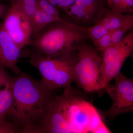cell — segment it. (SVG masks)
<instances>
[{
	"instance_id": "d6986e66",
	"label": "cell",
	"mask_w": 133,
	"mask_h": 133,
	"mask_svg": "<svg viewBox=\"0 0 133 133\" xmlns=\"http://www.w3.org/2000/svg\"><path fill=\"white\" fill-rule=\"evenodd\" d=\"M113 31H109L97 40L92 41L95 48L99 52H103L113 44L112 38Z\"/></svg>"
},
{
	"instance_id": "44dd1931",
	"label": "cell",
	"mask_w": 133,
	"mask_h": 133,
	"mask_svg": "<svg viewBox=\"0 0 133 133\" xmlns=\"http://www.w3.org/2000/svg\"><path fill=\"white\" fill-rule=\"evenodd\" d=\"M58 9H62L65 12L72 5L74 4L75 0H49Z\"/></svg>"
},
{
	"instance_id": "8992f818",
	"label": "cell",
	"mask_w": 133,
	"mask_h": 133,
	"mask_svg": "<svg viewBox=\"0 0 133 133\" xmlns=\"http://www.w3.org/2000/svg\"><path fill=\"white\" fill-rule=\"evenodd\" d=\"M133 50V31L124 36L118 43L113 44L102 52L99 85L101 90L110 84L119 73L126 59Z\"/></svg>"
},
{
	"instance_id": "603a6c76",
	"label": "cell",
	"mask_w": 133,
	"mask_h": 133,
	"mask_svg": "<svg viewBox=\"0 0 133 133\" xmlns=\"http://www.w3.org/2000/svg\"><path fill=\"white\" fill-rule=\"evenodd\" d=\"M10 6V5L9 3L0 2V20L4 19Z\"/></svg>"
},
{
	"instance_id": "e0dca14e",
	"label": "cell",
	"mask_w": 133,
	"mask_h": 133,
	"mask_svg": "<svg viewBox=\"0 0 133 133\" xmlns=\"http://www.w3.org/2000/svg\"><path fill=\"white\" fill-rule=\"evenodd\" d=\"M109 32L100 21L87 29L88 37L93 41Z\"/></svg>"
},
{
	"instance_id": "30bf717a",
	"label": "cell",
	"mask_w": 133,
	"mask_h": 133,
	"mask_svg": "<svg viewBox=\"0 0 133 133\" xmlns=\"http://www.w3.org/2000/svg\"><path fill=\"white\" fill-rule=\"evenodd\" d=\"M0 47L5 64V67L9 68L18 75L22 72L17 66L18 59L21 55V51L10 37L3 26L0 24Z\"/></svg>"
},
{
	"instance_id": "ffe728a7",
	"label": "cell",
	"mask_w": 133,
	"mask_h": 133,
	"mask_svg": "<svg viewBox=\"0 0 133 133\" xmlns=\"http://www.w3.org/2000/svg\"><path fill=\"white\" fill-rule=\"evenodd\" d=\"M21 133L15 124L6 120L0 121V133Z\"/></svg>"
},
{
	"instance_id": "ac0fdd59",
	"label": "cell",
	"mask_w": 133,
	"mask_h": 133,
	"mask_svg": "<svg viewBox=\"0 0 133 133\" xmlns=\"http://www.w3.org/2000/svg\"><path fill=\"white\" fill-rule=\"evenodd\" d=\"M37 8L59 20H64L59 16L58 9L51 3L49 0H37Z\"/></svg>"
},
{
	"instance_id": "cb8c5ba5",
	"label": "cell",
	"mask_w": 133,
	"mask_h": 133,
	"mask_svg": "<svg viewBox=\"0 0 133 133\" xmlns=\"http://www.w3.org/2000/svg\"><path fill=\"white\" fill-rule=\"evenodd\" d=\"M0 65H3L5 67V64L3 59V57L2 52L0 47Z\"/></svg>"
},
{
	"instance_id": "9a60e30c",
	"label": "cell",
	"mask_w": 133,
	"mask_h": 133,
	"mask_svg": "<svg viewBox=\"0 0 133 133\" xmlns=\"http://www.w3.org/2000/svg\"><path fill=\"white\" fill-rule=\"evenodd\" d=\"M0 2L19 7L31 19L37 8V0H0Z\"/></svg>"
},
{
	"instance_id": "9c48e42d",
	"label": "cell",
	"mask_w": 133,
	"mask_h": 133,
	"mask_svg": "<svg viewBox=\"0 0 133 133\" xmlns=\"http://www.w3.org/2000/svg\"><path fill=\"white\" fill-rule=\"evenodd\" d=\"M107 10L105 0H75L65 12L81 26L91 27L102 19Z\"/></svg>"
},
{
	"instance_id": "ba28073f",
	"label": "cell",
	"mask_w": 133,
	"mask_h": 133,
	"mask_svg": "<svg viewBox=\"0 0 133 133\" xmlns=\"http://www.w3.org/2000/svg\"><path fill=\"white\" fill-rule=\"evenodd\" d=\"M2 25L21 50L30 45L33 38L31 21L21 8L10 5Z\"/></svg>"
},
{
	"instance_id": "6da1fadb",
	"label": "cell",
	"mask_w": 133,
	"mask_h": 133,
	"mask_svg": "<svg viewBox=\"0 0 133 133\" xmlns=\"http://www.w3.org/2000/svg\"><path fill=\"white\" fill-rule=\"evenodd\" d=\"M98 111L70 87L53 96L37 133H111Z\"/></svg>"
},
{
	"instance_id": "7c38bea8",
	"label": "cell",
	"mask_w": 133,
	"mask_h": 133,
	"mask_svg": "<svg viewBox=\"0 0 133 133\" xmlns=\"http://www.w3.org/2000/svg\"><path fill=\"white\" fill-rule=\"evenodd\" d=\"M132 18L133 15L132 14H122L109 9L107 10L100 21L103 23L108 31H110L118 28Z\"/></svg>"
},
{
	"instance_id": "3957f363",
	"label": "cell",
	"mask_w": 133,
	"mask_h": 133,
	"mask_svg": "<svg viewBox=\"0 0 133 133\" xmlns=\"http://www.w3.org/2000/svg\"><path fill=\"white\" fill-rule=\"evenodd\" d=\"M88 28L66 21L54 22L33 38L30 45L47 57H53L76 50L88 38Z\"/></svg>"
},
{
	"instance_id": "4fadbf2b",
	"label": "cell",
	"mask_w": 133,
	"mask_h": 133,
	"mask_svg": "<svg viewBox=\"0 0 133 133\" xmlns=\"http://www.w3.org/2000/svg\"><path fill=\"white\" fill-rule=\"evenodd\" d=\"M13 102L10 77L4 87L0 91V121L6 120Z\"/></svg>"
},
{
	"instance_id": "2e32d148",
	"label": "cell",
	"mask_w": 133,
	"mask_h": 133,
	"mask_svg": "<svg viewBox=\"0 0 133 133\" xmlns=\"http://www.w3.org/2000/svg\"><path fill=\"white\" fill-rule=\"evenodd\" d=\"M133 18L130 19L118 28L114 30L112 35V43H116L121 41L127 33L133 29Z\"/></svg>"
},
{
	"instance_id": "277c9868",
	"label": "cell",
	"mask_w": 133,
	"mask_h": 133,
	"mask_svg": "<svg viewBox=\"0 0 133 133\" xmlns=\"http://www.w3.org/2000/svg\"><path fill=\"white\" fill-rule=\"evenodd\" d=\"M29 56L30 64L38 70L42 77V81L51 90L70 87L74 82L76 50L49 57L33 49Z\"/></svg>"
},
{
	"instance_id": "5b68a950",
	"label": "cell",
	"mask_w": 133,
	"mask_h": 133,
	"mask_svg": "<svg viewBox=\"0 0 133 133\" xmlns=\"http://www.w3.org/2000/svg\"><path fill=\"white\" fill-rule=\"evenodd\" d=\"M77 59L73 70L74 82L87 92L99 91L102 57L97 49L85 41L76 49Z\"/></svg>"
},
{
	"instance_id": "7402d4cb",
	"label": "cell",
	"mask_w": 133,
	"mask_h": 133,
	"mask_svg": "<svg viewBox=\"0 0 133 133\" xmlns=\"http://www.w3.org/2000/svg\"><path fill=\"white\" fill-rule=\"evenodd\" d=\"M5 67L0 65V91L1 90L3 87H4L10 78V77L5 70Z\"/></svg>"
},
{
	"instance_id": "5bb4252c",
	"label": "cell",
	"mask_w": 133,
	"mask_h": 133,
	"mask_svg": "<svg viewBox=\"0 0 133 133\" xmlns=\"http://www.w3.org/2000/svg\"><path fill=\"white\" fill-rule=\"evenodd\" d=\"M109 9L122 14L133 12V0H105Z\"/></svg>"
},
{
	"instance_id": "52a82bcc",
	"label": "cell",
	"mask_w": 133,
	"mask_h": 133,
	"mask_svg": "<svg viewBox=\"0 0 133 133\" xmlns=\"http://www.w3.org/2000/svg\"><path fill=\"white\" fill-rule=\"evenodd\" d=\"M114 85L109 84L105 88L111 98L112 104L104 114L110 119L119 115L133 111V80L121 72L114 78Z\"/></svg>"
},
{
	"instance_id": "8fae6325",
	"label": "cell",
	"mask_w": 133,
	"mask_h": 133,
	"mask_svg": "<svg viewBox=\"0 0 133 133\" xmlns=\"http://www.w3.org/2000/svg\"><path fill=\"white\" fill-rule=\"evenodd\" d=\"M57 21H65L64 20H59L37 8L31 19L33 33L32 39L36 37L48 25Z\"/></svg>"
},
{
	"instance_id": "7a4b0ae2",
	"label": "cell",
	"mask_w": 133,
	"mask_h": 133,
	"mask_svg": "<svg viewBox=\"0 0 133 133\" xmlns=\"http://www.w3.org/2000/svg\"><path fill=\"white\" fill-rule=\"evenodd\" d=\"M13 97L7 117L21 133H37L47 114L53 95L42 80L22 72L11 78Z\"/></svg>"
}]
</instances>
